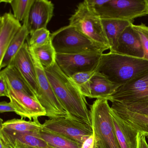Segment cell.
Returning a JSON list of instances; mask_svg holds the SVG:
<instances>
[{"mask_svg": "<svg viewBox=\"0 0 148 148\" xmlns=\"http://www.w3.org/2000/svg\"><path fill=\"white\" fill-rule=\"evenodd\" d=\"M46 73L57 98L71 119L92 125L90 112L85 97L70 77L66 76L57 63L45 68Z\"/></svg>", "mask_w": 148, "mask_h": 148, "instance_id": "obj_1", "label": "cell"}, {"mask_svg": "<svg viewBox=\"0 0 148 148\" xmlns=\"http://www.w3.org/2000/svg\"><path fill=\"white\" fill-rule=\"evenodd\" d=\"M96 71L123 85L148 73V60L109 52L102 54Z\"/></svg>", "mask_w": 148, "mask_h": 148, "instance_id": "obj_2", "label": "cell"}, {"mask_svg": "<svg viewBox=\"0 0 148 148\" xmlns=\"http://www.w3.org/2000/svg\"><path fill=\"white\" fill-rule=\"evenodd\" d=\"M108 100L98 99L90 106L92 126L97 148H120Z\"/></svg>", "mask_w": 148, "mask_h": 148, "instance_id": "obj_3", "label": "cell"}, {"mask_svg": "<svg viewBox=\"0 0 148 148\" xmlns=\"http://www.w3.org/2000/svg\"><path fill=\"white\" fill-rule=\"evenodd\" d=\"M101 19L128 21L147 15L145 0H86Z\"/></svg>", "mask_w": 148, "mask_h": 148, "instance_id": "obj_4", "label": "cell"}, {"mask_svg": "<svg viewBox=\"0 0 148 148\" xmlns=\"http://www.w3.org/2000/svg\"><path fill=\"white\" fill-rule=\"evenodd\" d=\"M51 41L59 54H77L108 50L87 38L75 27L68 25L51 34Z\"/></svg>", "mask_w": 148, "mask_h": 148, "instance_id": "obj_5", "label": "cell"}, {"mask_svg": "<svg viewBox=\"0 0 148 148\" xmlns=\"http://www.w3.org/2000/svg\"><path fill=\"white\" fill-rule=\"evenodd\" d=\"M75 27L87 38L110 50L102 20L86 0L79 3L69 18V25Z\"/></svg>", "mask_w": 148, "mask_h": 148, "instance_id": "obj_6", "label": "cell"}, {"mask_svg": "<svg viewBox=\"0 0 148 148\" xmlns=\"http://www.w3.org/2000/svg\"><path fill=\"white\" fill-rule=\"evenodd\" d=\"M29 50L35 66L38 79L39 92L37 99L45 109L47 116L50 119L70 117L68 112L54 93L47 76L45 67L32 50L30 48Z\"/></svg>", "mask_w": 148, "mask_h": 148, "instance_id": "obj_7", "label": "cell"}, {"mask_svg": "<svg viewBox=\"0 0 148 148\" xmlns=\"http://www.w3.org/2000/svg\"><path fill=\"white\" fill-rule=\"evenodd\" d=\"M109 101L128 109L148 107V73L119 86Z\"/></svg>", "mask_w": 148, "mask_h": 148, "instance_id": "obj_8", "label": "cell"}, {"mask_svg": "<svg viewBox=\"0 0 148 148\" xmlns=\"http://www.w3.org/2000/svg\"><path fill=\"white\" fill-rule=\"evenodd\" d=\"M43 130L57 133L83 144L93 135L92 125L67 117L50 119L42 124Z\"/></svg>", "mask_w": 148, "mask_h": 148, "instance_id": "obj_9", "label": "cell"}, {"mask_svg": "<svg viewBox=\"0 0 148 148\" xmlns=\"http://www.w3.org/2000/svg\"><path fill=\"white\" fill-rule=\"evenodd\" d=\"M103 52L92 51L77 54L57 53L56 63L69 77L78 73L95 71Z\"/></svg>", "mask_w": 148, "mask_h": 148, "instance_id": "obj_10", "label": "cell"}, {"mask_svg": "<svg viewBox=\"0 0 148 148\" xmlns=\"http://www.w3.org/2000/svg\"><path fill=\"white\" fill-rule=\"evenodd\" d=\"M8 86L10 102L15 110L14 112L21 118H28L32 120L38 119L42 116H46L45 109L35 98Z\"/></svg>", "mask_w": 148, "mask_h": 148, "instance_id": "obj_11", "label": "cell"}, {"mask_svg": "<svg viewBox=\"0 0 148 148\" xmlns=\"http://www.w3.org/2000/svg\"><path fill=\"white\" fill-rule=\"evenodd\" d=\"M54 5L48 0H34L28 18L23 21L30 35L36 30L47 28L53 16Z\"/></svg>", "mask_w": 148, "mask_h": 148, "instance_id": "obj_12", "label": "cell"}, {"mask_svg": "<svg viewBox=\"0 0 148 148\" xmlns=\"http://www.w3.org/2000/svg\"><path fill=\"white\" fill-rule=\"evenodd\" d=\"M11 64H13L19 70L28 83L37 99L38 95L39 87L37 74L30 53L29 46L27 43H25L14 57Z\"/></svg>", "mask_w": 148, "mask_h": 148, "instance_id": "obj_13", "label": "cell"}, {"mask_svg": "<svg viewBox=\"0 0 148 148\" xmlns=\"http://www.w3.org/2000/svg\"><path fill=\"white\" fill-rule=\"evenodd\" d=\"M132 24L123 32L119 39L116 50L112 53L144 59V52L142 42L138 34L132 27Z\"/></svg>", "mask_w": 148, "mask_h": 148, "instance_id": "obj_14", "label": "cell"}, {"mask_svg": "<svg viewBox=\"0 0 148 148\" xmlns=\"http://www.w3.org/2000/svg\"><path fill=\"white\" fill-rule=\"evenodd\" d=\"M22 26L11 12L5 13L0 18V63Z\"/></svg>", "mask_w": 148, "mask_h": 148, "instance_id": "obj_15", "label": "cell"}, {"mask_svg": "<svg viewBox=\"0 0 148 148\" xmlns=\"http://www.w3.org/2000/svg\"><path fill=\"white\" fill-rule=\"evenodd\" d=\"M39 132H19L0 129V138L11 148L15 142L37 148H54L40 138Z\"/></svg>", "mask_w": 148, "mask_h": 148, "instance_id": "obj_16", "label": "cell"}, {"mask_svg": "<svg viewBox=\"0 0 148 148\" xmlns=\"http://www.w3.org/2000/svg\"><path fill=\"white\" fill-rule=\"evenodd\" d=\"M114 129L120 148H138V133L111 109Z\"/></svg>", "mask_w": 148, "mask_h": 148, "instance_id": "obj_17", "label": "cell"}, {"mask_svg": "<svg viewBox=\"0 0 148 148\" xmlns=\"http://www.w3.org/2000/svg\"><path fill=\"white\" fill-rule=\"evenodd\" d=\"M111 108L127 124L145 136L148 135V116L130 111L119 103L112 102Z\"/></svg>", "mask_w": 148, "mask_h": 148, "instance_id": "obj_18", "label": "cell"}, {"mask_svg": "<svg viewBox=\"0 0 148 148\" xmlns=\"http://www.w3.org/2000/svg\"><path fill=\"white\" fill-rule=\"evenodd\" d=\"M120 85L111 81L108 78L96 71L91 79V99H105L109 101Z\"/></svg>", "mask_w": 148, "mask_h": 148, "instance_id": "obj_19", "label": "cell"}, {"mask_svg": "<svg viewBox=\"0 0 148 148\" xmlns=\"http://www.w3.org/2000/svg\"><path fill=\"white\" fill-rule=\"evenodd\" d=\"M104 30L110 47V51L114 52L119 39L126 27L133 24L128 21L112 19H101Z\"/></svg>", "mask_w": 148, "mask_h": 148, "instance_id": "obj_20", "label": "cell"}, {"mask_svg": "<svg viewBox=\"0 0 148 148\" xmlns=\"http://www.w3.org/2000/svg\"><path fill=\"white\" fill-rule=\"evenodd\" d=\"M0 73L4 75L8 84L12 89L35 98L28 83L17 67L13 64H11L1 70Z\"/></svg>", "mask_w": 148, "mask_h": 148, "instance_id": "obj_21", "label": "cell"}, {"mask_svg": "<svg viewBox=\"0 0 148 148\" xmlns=\"http://www.w3.org/2000/svg\"><path fill=\"white\" fill-rule=\"evenodd\" d=\"M29 34L26 25L23 23L21 29L9 45L2 61L0 63L1 70L12 64L14 57L25 44V40Z\"/></svg>", "mask_w": 148, "mask_h": 148, "instance_id": "obj_22", "label": "cell"}, {"mask_svg": "<svg viewBox=\"0 0 148 148\" xmlns=\"http://www.w3.org/2000/svg\"><path fill=\"white\" fill-rule=\"evenodd\" d=\"M0 129L14 131L19 132H39L43 130V125L38 119L26 121L14 119L3 122L1 119Z\"/></svg>", "mask_w": 148, "mask_h": 148, "instance_id": "obj_23", "label": "cell"}, {"mask_svg": "<svg viewBox=\"0 0 148 148\" xmlns=\"http://www.w3.org/2000/svg\"><path fill=\"white\" fill-rule=\"evenodd\" d=\"M40 138L54 148H81L82 145L62 135L42 130L38 133Z\"/></svg>", "mask_w": 148, "mask_h": 148, "instance_id": "obj_24", "label": "cell"}, {"mask_svg": "<svg viewBox=\"0 0 148 148\" xmlns=\"http://www.w3.org/2000/svg\"><path fill=\"white\" fill-rule=\"evenodd\" d=\"M30 48L45 68L53 66L56 64L57 53L51 40L45 45L36 48Z\"/></svg>", "mask_w": 148, "mask_h": 148, "instance_id": "obj_25", "label": "cell"}, {"mask_svg": "<svg viewBox=\"0 0 148 148\" xmlns=\"http://www.w3.org/2000/svg\"><path fill=\"white\" fill-rule=\"evenodd\" d=\"M96 72L95 70L78 73L70 77L73 84L86 97L91 99V79Z\"/></svg>", "mask_w": 148, "mask_h": 148, "instance_id": "obj_26", "label": "cell"}, {"mask_svg": "<svg viewBox=\"0 0 148 148\" xmlns=\"http://www.w3.org/2000/svg\"><path fill=\"white\" fill-rule=\"evenodd\" d=\"M34 0H9L1 1L11 5L14 17L20 21L27 20Z\"/></svg>", "mask_w": 148, "mask_h": 148, "instance_id": "obj_27", "label": "cell"}, {"mask_svg": "<svg viewBox=\"0 0 148 148\" xmlns=\"http://www.w3.org/2000/svg\"><path fill=\"white\" fill-rule=\"evenodd\" d=\"M51 34L47 28L36 30L31 35L28 46L31 48H36L46 45L51 40Z\"/></svg>", "mask_w": 148, "mask_h": 148, "instance_id": "obj_28", "label": "cell"}, {"mask_svg": "<svg viewBox=\"0 0 148 148\" xmlns=\"http://www.w3.org/2000/svg\"><path fill=\"white\" fill-rule=\"evenodd\" d=\"M132 27L137 32L141 39L144 52V59L148 60V26L143 23L140 25H132Z\"/></svg>", "mask_w": 148, "mask_h": 148, "instance_id": "obj_29", "label": "cell"}, {"mask_svg": "<svg viewBox=\"0 0 148 148\" xmlns=\"http://www.w3.org/2000/svg\"><path fill=\"white\" fill-rule=\"evenodd\" d=\"M0 96L9 98V88L5 78L4 75L0 73Z\"/></svg>", "mask_w": 148, "mask_h": 148, "instance_id": "obj_30", "label": "cell"}, {"mask_svg": "<svg viewBox=\"0 0 148 148\" xmlns=\"http://www.w3.org/2000/svg\"><path fill=\"white\" fill-rule=\"evenodd\" d=\"M81 148H97L96 138L93 134L84 142Z\"/></svg>", "mask_w": 148, "mask_h": 148, "instance_id": "obj_31", "label": "cell"}, {"mask_svg": "<svg viewBox=\"0 0 148 148\" xmlns=\"http://www.w3.org/2000/svg\"><path fill=\"white\" fill-rule=\"evenodd\" d=\"M9 112H15L14 108L11 102L2 101L0 103V112L1 113Z\"/></svg>", "mask_w": 148, "mask_h": 148, "instance_id": "obj_32", "label": "cell"}, {"mask_svg": "<svg viewBox=\"0 0 148 148\" xmlns=\"http://www.w3.org/2000/svg\"><path fill=\"white\" fill-rule=\"evenodd\" d=\"M138 148H148V145L146 140V136L143 133L138 132Z\"/></svg>", "mask_w": 148, "mask_h": 148, "instance_id": "obj_33", "label": "cell"}, {"mask_svg": "<svg viewBox=\"0 0 148 148\" xmlns=\"http://www.w3.org/2000/svg\"><path fill=\"white\" fill-rule=\"evenodd\" d=\"M130 111L134 112H137L140 114L148 116V107H143V108H134V109H128Z\"/></svg>", "mask_w": 148, "mask_h": 148, "instance_id": "obj_34", "label": "cell"}, {"mask_svg": "<svg viewBox=\"0 0 148 148\" xmlns=\"http://www.w3.org/2000/svg\"><path fill=\"white\" fill-rule=\"evenodd\" d=\"M11 148H37L32 146H28L22 144L18 142H15L13 144Z\"/></svg>", "mask_w": 148, "mask_h": 148, "instance_id": "obj_35", "label": "cell"}, {"mask_svg": "<svg viewBox=\"0 0 148 148\" xmlns=\"http://www.w3.org/2000/svg\"><path fill=\"white\" fill-rule=\"evenodd\" d=\"M0 148H10V147L1 138H0Z\"/></svg>", "mask_w": 148, "mask_h": 148, "instance_id": "obj_36", "label": "cell"}, {"mask_svg": "<svg viewBox=\"0 0 148 148\" xmlns=\"http://www.w3.org/2000/svg\"><path fill=\"white\" fill-rule=\"evenodd\" d=\"M145 6H146V12H147V15H148V0H145Z\"/></svg>", "mask_w": 148, "mask_h": 148, "instance_id": "obj_37", "label": "cell"}, {"mask_svg": "<svg viewBox=\"0 0 148 148\" xmlns=\"http://www.w3.org/2000/svg\"><path fill=\"white\" fill-rule=\"evenodd\" d=\"M146 136V138H147L148 139V135H147V136Z\"/></svg>", "mask_w": 148, "mask_h": 148, "instance_id": "obj_38", "label": "cell"}]
</instances>
